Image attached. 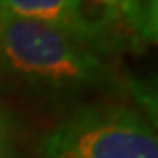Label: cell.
<instances>
[{
  "instance_id": "1",
  "label": "cell",
  "mask_w": 158,
  "mask_h": 158,
  "mask_svg": "<svg viewBox=\"0 0 158 158\" xmlns=\"http://www.w3.org/2000/svg\"><path fill=\"white\" fill-rule=\"evenodd\" d=\"M0 67L42 98L69 100L113 86L104 56L42 23L0 11Z\"/></svg>"
},
{
  "instance_id": "2",
  "label": "cell",
  "mask_w": 158,
  "mask_h": 158,
  "mask_svg": "<svg viewBox=\"0 0 158 158\" xmlns=\"http://www.w3.org/2000/svg\"><path fill=\"white\" fill-rule=\"evenodd\" d=\"M39 158H158V132L123 104L79 106L37 144Z\"/></svg>"
},
{
  "instance_id": "3",
  "label": "cell",
  "mask_w": 158,
  "mask_h": 158,
  "mask_svg": "<svg viewBox=\"0 0 158 158\" xmlns=\"http://www.w3.org/2000/svg\"><path fill=\"white\" fill-rule=\"evenodd\" d=\"M144 0H74L81 44L100 56L142 49Z\"/></svg>"
},
{
  "instance_id": "4",
  "label": "cell",
  "mask_w": 158,
  "mask_h": 158,
  "mask_svg": "<svg viewBox=\"0 0 158 158\" xmlns=\"http://www.w3.org/2000/svg\"><path fill=\"white\" fill-rule=\"evenodd\" d=\"M0 11L21 19L42 23L81 44L74 0H0Z\"/></svg>"
},
{
  "instance_id": "5",
  "label": "cell",
  "mask_w": 158,
  "mask_h": 158,
  "mask_svg": "<svg viewBox=\"0 0 158 158\" xmlns=\"http://www.w3.org/2000/svg\"><path fill=\"white\" fill-rule=\"evenodd\" d=\"M125 88L139 107V113L158 132V74L146 77H127Z\"/></svg>"
},
{
  "instance_id": "6",
  "label": "cell",
  "mask_w": 158,
  "mask_h": 158,
  "mask_svg": "<svg viewBox=\"0 0 158 158\" xmlns=\"http://www.w3.org/2000/svg\"><path fill=\"white\" fill-rule=\"evenodd\" d=\"M141 34L146 42L158 44V0H144L141 12Z\"/></svg>"
},
{
  "instance_id": "7",
  "label": "cell",
  "mask_w": 158,
  "mask_h": 158,
  "mask_svg": "<svg viewBox=\"0 0 158 158\" xmlns=\"http://www.w3.org/2000/svg\"><path fill=\"white\" fill-rule=\"evenodd\" d=\"M9 135H11V116L0 106V153L9 144Z\"/></svg>"
}]
</instances>
